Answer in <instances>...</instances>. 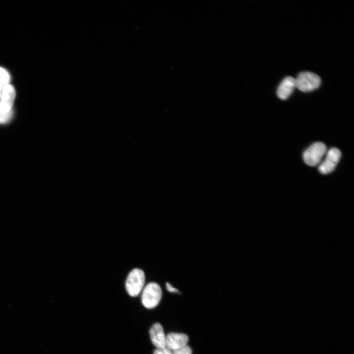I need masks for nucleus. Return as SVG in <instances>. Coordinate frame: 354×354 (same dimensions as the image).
Listing matches in <instances>:
<instances>
[{"label":"nucleus","instance_id":"nucleus-13","mask_svg":"<svg viewBox=\"0 0 354 354\" xmlns=\"http://www.w3.org/2000/svg\"><path fill=\"white\" fill-rule=\"evenodd\" d=\"M153 354H172V351L165 347L162 348H157L154 351Z\"/></svg>","mask_w":354,"mask_h":354},{"label":"nucleus","instance_id":"nucleus-11","mask_svg":"<svg viewBox=\"0 0 354 354\" xmlns=\"http://www.w3.org/2000/svg\"><path fill=\"white\" fill-rule=\"evenodd\" d=\"M191 348L187 345L172 351V354H192Z\"/></svg>","mask_w":354,"mask_h":354},{"label":"nucleus","instance_id":"nucleus-5","mask_svg":"<svg viewBox=\"0 0 354 354\" xmlns=\"http://www.w3.org/2000/svg\"><path fill=\"white\" fill-rule=\"evenodd\" d=\"M324 159L320 163L319 171L322 174L331 173L335 168L341 156L340 150L332 148L327 151Z\"/></svg>","mask_w":354,"mask_h":354},{"label":"nucleus","instance_id":"nucleus-2","mask_svg":"<svg viewBox=\"0 0 354 354\" xmlns=\"http://www.w3.org/2000/svg\"><path fill=\"white\" fill-rule=\"evenodd\" d=\"M145 283L143 270L134 268L129 274L125 283L126 291L131 296H136L143 290Z\"/></svg>","mask_w":354,"mask_h":354},{"label":"nucleus","instance_id":"nucleus-14","mask_svg":"<svg viewBox=\"0 0 354 354\" xmlns=\"http://www.w3.org/2000/svg\"><path fill=\"white\" fill-rule=\"evenodd\" d=\"M166 288L167 290L171 293H178V291L177 289L175 288V287H173L170 283H166Z\"/></svg>","mask_w":354,"mask_h":354},{"label":"nucleus","instance_id":"nucleus-7","mask_svg":"<svg viewBox=\"0 0 354 354\" xmlns=\"http://www.w3.org/2000/svg\"><path fill=\"white\" fill-rule=\"evenodd\" d=\"M188 340L185 334L171 332L166 336V347L173 351L187 345Z\"/></svg>","mask_w":354,"mask_h":354},{"label":"nucleus","instance_id":"nucleus-9","mask_svg":"<svg viewBox=\"0 0 354 354\" xmlns=\"http://www.w3.org/2000/svg\"><path fill=\"white\" fill-rule=\"evenodd\" d=\"M295 87V79L291 76L285 78L278 87L277 95L282 100L287 99Z\"/></svg>","mask_w":354,"mask_h":354},{"label":"nucleus","instance_id":"nucleus-10","mask_svg":"<svg viewBox=\"0 0 354 354\" xmlns=\"http://www.w3.org/2000/svg\"><path fill=\"white\" fill-rule=\"evenodd\" d=\"M10 77L8 72L4 68L0 67V82L4 86L8 84Z\"/></svg>","mask_w":354,"mask_h":354},{"label":"nucleus","instance_id":"nucleus-8","mask_svg":"<svg viewBox=\"0 0 354 354\" xmlns=\"http://www.w3.org/2000/svg\"><path fill=\"white\" fill-rule=\"evenodd\" d=\"M149 335L152 344L157 348L166 347V336L161 324H154L149 330Z\"/></svg>","mask_w":354,"mask_h":354},{"label":"nucleus","instance_id":"nucleus-4","mask_svg":"<svg viewBox=\"0 0 354 354\" xmlns=\"http://www.w3.org/2000/svg\"><path fill=\"white\" fill-rule=\"evenodd\" d=\"M327 152V148L323 143L318 142L313 143L303 152L304 162L310 166L319 164Z\"/></svg>","mask_w":354,"mask_h":354},{"label":"nucleus","instance_id":"nucleus-12","mask_svg":"<svg viewBox=\"0 0 354 354\" xmlns=\"http://www.w3.org/2000/svg\"><path fill=\"white\" fill-rule=\"evenodd\" d=\"M12 111L7 114L0 113V123H5L9 121L12 118Z\"/></svg>","mask_w":354,"mask_h":354},{"label":"nucleus","instance_id":"nucleus-3","mask_svg":"<svg viewBox=\"0 0 354 354\" xmlns=\"http://www.w3.org/2000/svg\"><path fill=\"white\" fill-rule=\"evenodd\" d=\"M295 87L305 92L318 88L321 82V78L318 75L308 71L300 73L295 79Z\"/></svg>","mask_w":354,"mask_h":354},{"label":"nucleus","instance_id":"nucleus-1","mask_svg":"<svg viewBox=\"0 0 354 354\" xmlns=\"http://www.w3.org/2000/svg\"><path fill=\"white\" fill-rule=\"evenodd\" d=\"M162 297L160 286L155 282L148 283L143 289L141 298L143 305L148 309L155 307Z\"/></svg>","mask_w":354,"mask_h":354},{"label":"nucleus","instance_id":"nucleus-15","mask_svg":"<svg viewBox=\"0 0 354 354\" xmlns=\"http://www.w3.org/2000/svg\"><path fill=\"white\" fill-rule=\"evenodd\" d=\"M4 86L2 84V83L0 82V97L1 96V92L2 88H3Z\"/></svg>","mask_w":354,"mask_h":354},{"label":"nucleus","instance_id":"nucleus-6","mask_svg":"<svg viewBox=\"0 0 354 354\" xmlns=\"http://www.w3.org/2000/svg\"><path fill=\"white\" fill-rule=\"evenodd\" d=\"M15 96V89L11 85L7 84L3 87L0 97V114H7L12 111Z\"/></svg>","mask_w":354,"mask_h":354}]
</instances>
